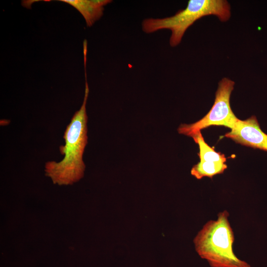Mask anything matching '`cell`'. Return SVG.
Listing matches in <instances>:
<instances>
[{"label": "cell", "instance_id": "6da1fadb", "mask_svg": "<svg viewBox=\"0 0 267 267\" xmlns=\"http://www.w3.org/2000/svg\"><path fill=\"white\" fill-rule=\"evenodd\" d=\"M85 90L83 102L80 109L74 113L67 126L63 135L65 144L59 147L64 157L60 161H51L45 164V175L50 178L54 184H72L81 179L86 165L83 160L88 143L86 104L89 93L86 67H84Z\"/></svg>", "mask_w": 267, "mask_h": 267}, {"label": "cell", "instance_id": "7a4b0ae2", "mask_svg": "<svg viewBox=\"0 0 267 267\" xmlns=\"http://www.w3.org/2000/svg\"><path fill=\"white\" fill-rule=\"evenodd\" d=\"M226 210L220 212L216 220L208 221L193 239L199 256L211 267H251L234 254V235Z\"/></svg>", "mask_w": 267, "mask_h": 267}, {"label": "cell", "instance_id": "3957f363", "mask_svg": "<svg viewBox=\"0 0 267 267\" xmlns=\"http://www.w3.org/2000/svg\"><path fill=\"white\" fill-rule=\"evenodd\" d=\"M215 15L220 21L225 22L230 17V6L224 0H190L186 8L175 15L165 18H148L142 22V29L147 34L163 29L170 30L169 43L177 46L187 30L195 21L202 17Z\"/></svg>", "mask_w": 267, "mask_h": 267}, {"label": "cell", "instance_id": "277c9868", "mask_svg": "<svg viewBox=\"0 0 267 267\" xmlns=\"http://www.w3.org/2000/svg\"><path fill=\"white\" fill-rule=\"evenodd\" d=\"M234 82L227 78L219 83L214 103L208 113L200 120L190 124H181L179 134L191 137L197 132L212 126H222L232 129L239 119L233 113L230 105V97Z\"/></svg>", "mask_w": 267, "mask_h": 267}, {"label": "cell", "instance_id": "5b68a950", "mask_svg": "<svg viewBox=\"0 0 267 267\" xmlns=\"http://www.w3.org/2000/svg\"><path fill=\"white\" fill-rule=\"evenodd\" d=\"M224 136L243 145L267 151V134L262 131L254 116L245 120L238 119Z\"/></svg>", "mask_w": 267, "mask_h": 267}, {"label": "cell", "instance_id": "8992f818", "mask_svg": "<svg viewBox=\"0 0 267 267\" xmlns=\"http://www.w3.org/2000/svg\"><path fill=\"white\" fill-rule=\"evenodd\" d=\"M72 5L84 17L87 27H90L103 15L104 6L110 0H58Z\"/></svg>", "mask_w": 267, "mask_h": 267}, {"label": "cell", "instance_id": "52a82bcc", "mask_svg": "<svg viewBox=\"0 0 267 267\" xmlns=\"http://www.w3.org/2000/svg\"><path fill=\"white\" fill-rule=\"evenodd\" d=\"M227 167L226 164L223 162L200 161L193 166L190 173L191 175L198 179L204 177L212 178L216 175L222 174Z\"/></svg>", "mask_w": 267, "mask_h": 267}, {"label": "cell", "instance_id": "ba28073f", "mask_svg": "<svg viewBox=\"0 0 267 267\" xmlns=\"http://www.w3.org/2000/svg\"><path fill=\"white\" fill-rule=\"evenodd\" d=\"M194 141L198 144L199 152L198 155L201 161H212L221 162L225 163L226 158L225 156L217 152L214 149L209 146L205 141L201 131L191 136Z\"/></svg>", "mask_w": 267, "mask_h": 267}]
</instances>
